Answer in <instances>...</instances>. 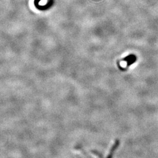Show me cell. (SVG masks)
Here are the masks:
<instances>
[{
  "mask_svg": "<svg viewBox=\"0 0 158 158\" xmlns=\"http://www.w3.org/2000/svg\"><path fill=\"white\" fill-rule=\"evenodd\" d=\"M136 60V58L134 55H130L126 57L125 58H124V60L126 61L127 63V65L128 66H130L132 64H133L135 62Z\"/></svg>",
  "mask_w": 158,
  "mask_h": 158,
  "instance_id": "obj_2",
  "label": "cell"
},
{
  "mask_svg": "<svg viewBox=\"0 0 158 158\" xmlns=\"http://www.w3.org/2000/svg\"><path fill=\"white\" fill-rule=\"evenodd\" d=\"M119 145V141L118 140H117L114 145H113V147L111 148V149H110V153L108 154V155L107 156V157L106 158H113V155H114V153L115 152V151L117 149V148H118V147Z\"/></svg>",
  "mask_w": 158,
  "mask_h": 158,
  "instance_id": "obj_1",
  "label": "cell"
}]
</instances>
